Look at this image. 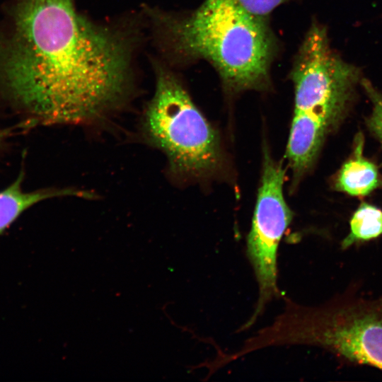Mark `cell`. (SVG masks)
<instances>
[{
  "label": "cell",
  "mask_w": 382,
  "mask_h": 382,
  "mask_svg": "<svg viewBox=\"0 0 382 382\" xmlns=\"http://www.w3.org/2000/svg\"><path fill=\"white\" fill-rule=\"evenodd\" d=\"M23 174L0 192V234L23 212L44 199L60 196H79L93 198L88 192L74 189L42 190L25 192L22 187Z\"/></svg>",
  "instance_id": "ba28073f"
},
{
  "label": "cell",
  "mask_w": 382,
  "mask_h": 382,
  "mask_svg": "<svg viewBox=\"0 0 382 382\" xmlns=\"http://www.w3.org/2000/svg\"><path fill=\"white\" fill-rule=\"evenodd\" d=\"M0 73L40 124H93L125 99L132 42L78 13L74 0H18Z\"/></svg>",
  "instance_id": "6da1fadb"
},
{
  "label": "cell",
  "mask_w": 382,
  "mask_h": 382,
  "mask_svg": "<svg viewBox=\"0 0 382 382\" xmlns=\"http://www.w3.org/2000/svg\"><path fill=\"white\" fill-rule=\"evenodd\" d=\"M382 235V210L372 204L361 202L349 221V233L342 240L341 247L369 241Z\"/></svg>",
  "instance_id": "9c48e42d"
},
{
  "label": "cell",
  "mask_w": 382,
  "mask_h": 382,
  "mask_svg": "<svg viewBox=\"0 0 382 382\" xmlns=\"http://www.w3.org/2000/svg\"><path fill=\"white\" fill-rule=\"evenodd\" d=\"M371 131L382 145V100L377 105L371 121Z\"/></svg>",
  "instance_id": "8fae6325"
},
{
  "label": "cell",
  "mask_w": 382,
  "mask_h": 382,
  "mask_svg": "<svg viewBox=\"0 0 382 382\" xmlns=\"http://www.w3.org/2000/svg\"><path fill=\"white\" fill-rule=\"evenodd\" d=\"M284 180L282 166L265 149L261 185L246 243V255L258 284V299L254 312L240 332L253 326L266 305L281 296L277 284V248L293 216L284 197Z\"/></svg>",
  "instance_id": "8992f818"
},
{
  "label": "cell",
  "mask_w": 382,
  "mask_h": 382,
  "mask_svg": "<svg viewBox=\"0 0 382 382\" xmlns=\"http://www.w3.org/2000/svg\"><path fill=\"white\" fill-rule=\"evenodd\" d=\"M284 304L272 324L228 355L229 361L267 347L307 345L382 371V298L311 308L284 297Z\"/></svg>",
  "instance_id": "3957f363"
},
{
  "label": "cell",
  "mask_w": 382,
  "mask_h": 382,
  "mask_svg": "<svg viewBox=\"0 0 382 382\" xmlns=\"http://www.w3.org/2000/svg\"><path fill=\"white\" fill-rule=\"evenodd\" d=\"M168 48L185 59H205L231 93L264 90L277 45L266 20L250 16L233 0H204L184 17L154 12Z\"/></svg>",
  "instance_id": "7a4b0ae2"
},
{
  "label": "cell",
  "mask_w": 382,
  "mask_h": 382,
  "mask_svg": "<svg viewBox=\"0 0 382 382\" xmlns=\"http://www.w3.org/2000/svg\"><path fill=\"white\" fill-rule=\"evenodd\" d=\"M141 129L147 143L166 156L174 175L200 178L221 163L219 134L177 77L163 67L156 71L154 94L145 108Z\"/></svg>",
  "instance_id": "5b68a950"
},
{
  "label": "cell",
  "mask_w": 382,
  "mask_h": 382,
  "mask_svg": "<svg viewBox=\"0 0 382 382\" xmlns=\"http://www.w3.org/2000/svg\"><path fill=\"white\" fill-rule=\"evenodd\" d=\"M291 79L295 103L286 150L295 160L310 163L345 115L360 71L331 48L326 28L313 23L299 50Z\"/></svg>",
  "instance_id": "277c9868"
},
{
  "label": "cell",
  "mask_w": 382,
  "mask_h": 382,
  "mask_svg": "<svg viewBox=\"0 0 382 382\" xmlns=\"http://www.w3.org/2000/svg\"><path fill=\"white\" fill-rule=\"evenodd\" d=\"M289 0H233L244 12L257 18L266 20L278 6Z\"/></svg>",
  "instance_id": "30bf717a"
},
{
  "label": "cell",
  "mask_w": 382,
  "mask_h": 382,
  "mask_svg": "<svg viewBox=\"0 0 382 382\" xmlns=\"http://www.w3.org/2000/svg\"><path fill=\"white\" fill-rule=\"evenodd\" d=\"M364 138L356 137L352 156L343 163L335 182L337 190L354 197H364L382 185L377 166L363 156Z\"/></svg>",
  "instance_id": "52a82bcc"
},
{
  "label": "cell",
  "mask_w": 382,
  "mask_h": 382,
  "mask_svg": "<svg viewBox=\"0 0 382 382\" xmlns=\"http://www.w3.org/2000/svg\"><path fill=\"white\" fill-rule=\"evenodd\" d=\"M206 366H207V367H208V366H207V364H206ZM208 368H209V367H208ZM209 371H210V370H209ZM210 372H212V371H210Z\"/></svg>",
  "instance_id": "7c38bea8"
}]
</instances>
